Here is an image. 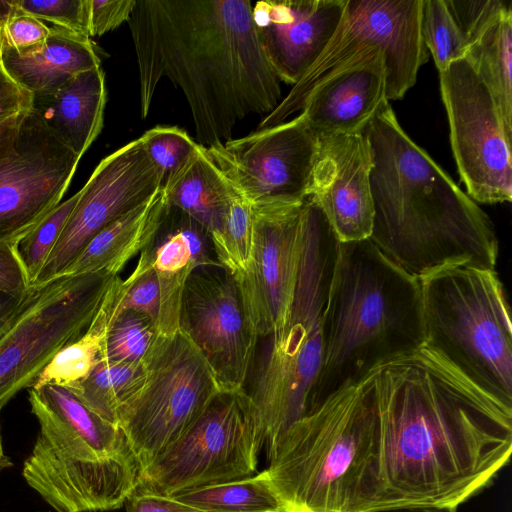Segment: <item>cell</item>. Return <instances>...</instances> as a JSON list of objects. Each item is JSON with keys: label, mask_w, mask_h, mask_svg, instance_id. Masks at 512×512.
<instances>
[{"label": "cell", "mask_w": 512, "mask_h": 512, "mask_svg": "<svg viewBox=\"0 0 512 512\" xmlns=\"http://www.w3.org/2000/svg\"><path fill=\"white\" fill-rule=\"evenodd\" d=\"M39 433L22 475L57 512L118 509L133 495L139 469L122 430L67 387L29 388Z\"/></svg>", "instance_id": "obj_6"}, {"label": "cell", "mask_w": 512, "mask_h": 512, "mask_svg": "<svg viewBox=\"0 0 512 512\" xmlns=\"http://www.w3.org/2000/svg\"><path fill=\"white\" fill-rule=\"evenodd\" d=\"M338 241L319 208L306 200L296 286L284 328L267 350L246 390L260 418L267 451L312 410L322 367L324 322Z\"/></svg>", "instance_id": "obj_7"}, {"label": "cell", "mask_w": 512, "mask_h": 512, "mask_svg": "<svg viewBox=\"0 0 512 512\" xmlns=\"http://www.w3.org/2000/svg\"><path fill=\"white\" fill-rule=\"evenodd\" d=\"M422 0H347L338 27L317 60L258 129L284 122L301 111L312 89L359 52L385 53L386 94L399 100L414 86L429 52L421 35Z\"/></svg>", "instance_id": "obj_11"}, {"label": "cell", "mask_w": 512, "mask_h": 512, "mask_svg": "<svg viewBox=\"0 0 512 512\" xmlns=\"http://www.w3.org/2000/svg\"><path fill=\"white\" fill-rule=\"evenodd\" d=\"M32 94L16 84L0 62V123L30 110Z\"/></svg>", "instance_id": "obj_41"}, {"label": "cell", "mask_w": 512, "mask_h": 512, "mask_svg": "<svg viewBox=\"0 0 512 512\" xmlns=\"http://www.w3.org/2000/svg\"><path fill=\"white\" fill-rule=\"evenodd\" d=\"M168 207L161 189L97 233L63 275L102 272L118 276L152 241Z\"/></svg>", "instance_id": "obj_25"}, {"label": "cell", "mask_w": 512, "mask_h": 512, "mask_svg": "<svg viewBox=\"0 0 512 512\" xmlns=\"http://www.w3.org/2000/svg\"><path fill=\"white\" fill-rule=\"evenodd\" d=\"M165 498L206 512H286L267 470L248 478L207 485Z\"/></svg>", "instance_id": "obj_29"}, {"label": "cell", "mask_w": 512, "mask_h": 512, "mask_svg": "<svg viewBox=\"0 0 512 512\" xmlns=\"http://www.w3.org/2000/svg\"><path fill=\"white\" fill-rule=\"evenodd\" d=\"M164 179L140 138L128 142L96 166L33 285L62 276L104 227L162 189Z\"/></svg>", "instance_id": "obj_18"}, {"label": "cell", "mask_w": 512, "mask_h": 512, "mask_svg": "<svg viewBox=\"0 0 512 512\" xmlns=\"http://www.w3.org/2000/svg\"><path fill=\"white\" fill-rule=\"evenodd\" d=\"M49 33L50 27L41 20L15 7L1 28L2 44L17 52H25L41 46Z\"/></svg>", "instance_id": "obj_38"}, {"label": "cell", "mask_w": 512, "mask_h": 512, "mask_svg": "<svg viewBox=\"0 0 512 512\" xmlns=\"http://www.w3.org/2000/svg\"><path fill=\"white\" fill-rule=\"evenodd\" d=\"M143 362L100 360L90 374L69 388L90 410L117 425L120 410L141 390Z\"/></svg>", "instance_id": "obj_30"}, {"label": "cell", "mask_w": 512, "mask_h": 512, "mask_svg": "<svg viewBox=\"0 0 512 512\" xmlns=\"http://www.w3.org/2000/svg\"><path fill=\"white\" fill-rule=\"evenodd\" d=\"M136 0H89L90 37L103 35L128 22Z\"/></svg>", "instance_id": "obj_39"}, {"label": "cell", "mask_w": 512, "mask_h": 512, "mask_svg": "<svg viewBox=\"0 0 512 512\" xmlns=\"http://www.w3.org/2000/svg\"><path fill=\"white\" fill-rule=\"evenodd\" d=\"M107 100L101 67L83 71L54 91L32 95V109L49 129L79 157L103 127Z\"/></svg>", "instance_id": "obj_23"}, {"label": "cell", "mask_w": 512, "mask_h": 512, "mask_svg": "<svg viewBox=\"0 0 512 512\" xmlns=\"http://www.w3.org/2000/svg\"><path fill=\"white\" fill-rule=\"evenodd\" d=\"M21 298H15L3 292H0V329L11 317Z\"/></svg>", "instance_id": "obj_45"}, {"label": "cell", "mask_w": 512, "mask_h": 512, "mask_svg": "<svg viewBox=\"0 0 512 512\" xmlns=\"http://www.w3.org/2000/svg\"><path fill=\"white\" fill-rule=\"evenodd\" d=\"M375 369L292 423L267 451L286 512L370 511L377 482Z\"/></svg>", "instance_id": "obj_5"}, {"label": "cell", "mask_w": 512, "mask_h": 512, "mask_svg": "<svg viewBox=\"0 0 512 512\" xmlns=\"http://www.w3.org/2000/svg\"><path fill=\"white\" fill-rule=\"evenodd\" d=\"M81 157L31 108L0 160V245H16L59 204Z\"/></svg>", "instance_id": "obj_15"}, {"label": "cell", "mask_w": 512, "mask_h": 512, "mask_svg": "<svg viewBox=\"0 0 512 512\" xmlns=\"http://www.w3.org/2000/svg\"><path fill=\"white\" fill-rule=\"evenodd\" d=\"M211 241L226 271L235 276L246 269L252 250L251 204L236 189L224 223Z\"/></svg>", "instance_id": "obj_31"}, {"label": "cell", "mask_w": 512, "mask_h": 512, "mask_svg": "<svg viewBox=\"0 0 512 512\" xmlns=\"http://www.w3.org/2000/svg\"><path fill=\"white\" fill-rule=\"evenodd\" d=\"M252 7L249 0H136L128 25L142 118L164 77L183 92L203 147L230 140L239 121L277 107L280 80L259 41Z\"/></svg>", "instance_id": "obj_2"}, {"label": "cell", "mask_w": 512, "mask_h": 512, "mask_svg": "<svg viewBox=\"0 0 512 512\" xmlns=\"http://www.w3.org/2000/svg\"><path fill=\"white\" fill-rule=\"evenodd\" d=\"M347 0H268L252 7L259 41L280 81L295 85L323 52Z\"/></svg>", "instance_id": "obj_20"}, {"label": "cell", "mask_w": 512, "mask_h": 512, "mask_svg": "<svg viewBox=\"0 0 512 512\" xmlns=\"http://www.w3.org/2000/svg\"><path fill=\"white\" fill-rule=\"evenodd\" d=\"M1 48H2V38H1V29H0V55H1Z\"/></svg>", "instance_id": "obj_48"}, {"label": "cell", "mask_w": 512, "mask_h": 512, "mask_svg": "<svg viewBox=\"0 0 512 512\" xmlns=\"http://www.w3.org/2000/svg\"><path fill=\"white\" fill-rule=\"evenodd\" d=\"M374 388L378 450L371 510L457 508L508 463L512 409L425 344L376 367Z\"/></svg>", "instance_id": "obj_1"}, {"label": "cell", "mask_w": 512, "mask_h": 512, "mask_svg": "<svg viewBox=\"0 0 512 512\" xmlns=\"http://www.w3.org/2000/svg\"><path fill=\"white\" fill-rule=\"evenodd\" d=\"M78 196L77 192L66 201L59 203L36 228L15 245L30 286L35 283L59 239L77 203Z\"/></svg>", "instance_id": "obj_34"}, {"label": "cell", "mask_w": 512, "mask_h": 512, "mask_svg": "<svg viewBox=\"0 0 512 512\" xmlns=\"http://www.w3.org/2000/svg\"><path fill=\"white\" fill-rule=\"evenodd\" d=\"M26 112L15 115L0 123V160L12 149Z\"/></svg>", "instance_id": "obj_43"}, {"label": "cell", "mask_w": 512, "mask_h": 512, "mask_svg": "<svg viewBox=\"0 0 512 512\" xmlns=\"http://www.w3.org/2000/svg\"><path fill=\"white\" fill-rule=\"evenodd\" d=\"M12 0H0V29L14 12Z\"/></svg>", "instance_id": "obj_46"}, {"label": "cell", "mask_w": 512, "mask_h": 512, "mask_svg": "<svg viewBox=\"0 0 512 512\" xmlns=\"http://www.w3.org/2000/svg\"><path fill=\"white\" fill-rule=\"evenodd\" d=\"M265 443L246 389L221 391L198 419L143 469L134 493L173 497L253 476Z\"/></svg>", "instance_id": "obj_9"}, {"label": "cell", "mask_w": 512, "mask_h": 512, "mask_svg": "<svg viewBox=\"0 0 512 512\" xmlns=\"http://www.w3.org/2000/svg\"><path fill=\"white\" fill-rule=\"evenodd\" d=\"M425 345L512 409V327L495 270L447 266L420 279Z\"/></svg>", "instance_id": "obj_8"}, {"label": "cell", "mask_w": 512, "mask_h": 512, "mask_svg": "<svg viewBox=\"0 0 512 512\" xmlns=\"http://www.w3.org/2000/svg\"><path fill=\"white\" fill-rule=\"evenodd\" d=\"M304 201L263 200L251 204L252 250L235 275L247 320L257 338L285 326L297 281Z\"/></svg>", "instance_id": "obj_14"}, {"label": "cell", "mask_w": 512, "mask_h": 512, "mask_svg": "<svg viewBox=\"0 0 512 512\" xmlns=\"http://www.w3.org/2000/svg\"><path fill=\"white\" fill-rule=\"evenodd\" d=\"M127 512H206L177 503L170 498L133 493L127 500Z\"/></svg>", "instance_id": "obj_42"}, {"label": "cell", "mask_w": 512, "mask_h": 512, "mask_svg": "<svg viewBox=\"0 0 512 512\" xmlns=\"http://www.w3.org/2000/svg\"><path fill=\"white\" fill-rule=\"evenodd\" d=\"M140 253L148 258L159 284L157 332L172 336L180 330L182 296L190 275L200 267H223L216 258L208 232L170 206L154 238Z\"/></svg>", "instance_id": "obj_22"}, {"label": "cell", "mask_w": 512, "mask_h": 512, "mask_svg": "<svg viewBox=\"0 0 512 512\" xmlns=\"http://www.w3.org/2000/svg\"><path fill=\"white\" fill-rule=\"evenodd\" d=\"M142 362L144 385L117 417L139 473L221 392L206 360L181 330L172 336L158 334Z\"/></svg>", "instance_id": "obj_12"}, {"label": "cell", "mask_w": 512, "mask_h": 512, "mask_svg": "<svg viewBox=\"0 0 512 512\" xmlns=\"http://www.w3.org/2000/svg\"><path fill=\"white\" fill-rule=\"evenodd\" d=\"M30 285L15 245H0V292L21 298Z\"/></svg>", "instance_id": "obj_40"}, {"label": "cell", "mask_w": 512, "mask_h": 512, "mask_svg": "<svg viewBox=\"0 0 512 512\" xmlns=\"http://www.w3.org/2000/svg\"><path fill=\"white\" fill-rule=\"evenodd\" d=\"M157 335L156 325L144 314L120 311L110 321L100 360L141 362Z\"/></svg>", "instance_id": "obj_33"}, {"label": "cell", "mask_w": 512, "mask_h": 512, "mask_svg": "<svg viewBox=\"0 0 512 512\" xmlns=\"http://www.w3.org/2000/svg\"><path fill=\"white\" fill-rule=\"evenodd\" d=\"M464 59L487 86L507 133L512 136L511 3L477 20L464 33Z\"/></svg>", "instance_id": "obj_27"}, {"label": "cell", "mask_w": 512, "mask_h": 512, "mask_svg": "<svg viewBox=\"0 0 512 512\" xmlns=\"http://www.w3.org/2000/svg\"><path fill=\"white\" fill-rule=\"evenodd\" d=\"M424 343L420 280L370 239L338 243L312 410L345 384Z\"/></svg>", "instance_id": "obj_4"}, {"label": "cell", "mask_w": 512, "mask_h": 512, "mask_svg": "<svg viewBox=\"0 0 512 512\" xmlns=\"http://www.w3.org/2000/svg\"><path fill=\"white\" fill-rule=\"evenodd\" d=\"M14 6L39 20H45L90 38L89 0H12Z\"/></svg>", "instance_id": "obj_37"}, {"label": "cell", "mask_w": 512, "mask_h": 512, "mask_svg": "<svg viewBox=\"0 0 512 512\" xmlns=\"http://www.w3.org/2000/svg\"><path fill=\"white\" fill-rule=\"evenodd\" d=\"M366 134L375 246L419 280L447 266L495 270L499 241L490 217L408 136L389 101Z\"/></svg>", "instance_id": "obj_3"}, {"label": "cell", "mask_w": 512, "mask_h": 512, "mask_svg": "<svg viewBox=\"0 0 512 512\" xmlns=\"http://www.w3.org/2000/svg\"><path fill=\"white\" fill-rule=\"evenodd\" d=\"M372 164L366 129L356 134L318 135L307 199L322 212L339 243L371 236Z\"/></svg>", "instance_id": "obj_19"}, {"label": "cell", "mask_w": 512, "mask_h": 512, "mask_svg": "<svg viewBox=\"0 0 512 512\" xmlns=\"http://www.w3.org/2000/svg\"><path fill=\"white\" fill-rule=\"evenodd\" d=\"M162 189L167 204L200 224L210 238L221 229L235 191L198 143L166 178Z\"/></svg>", "instance_id": "obj_26"}, {"label": "cell", "mask_w": 512, "mask_h": 512, "mask_svg": "<svg viewBox=\"0 0 512 512\" xmlns=\"http://www.w3.org/2000/svg\"><path fill=\"white\" fill-rule=\"evenodd\" d=\"M125 290L117 312L134 310L150 318L157 328L160 290L155 271L148 258L140 253L133 272L124 280Z\"/></svg>", "instance_id": "obj_36"}, {"label": "cell", "mask_w": 512, "mask_h": 512, "mask_svg": "<svg viewBox=\"0 0 512 512\" xmlns=\"http://www.w3.org/2000/svg\"><path fill=\"white\" fill-rule=\"evenodd\" d=\"M124 290V281L116 276L86 331L55 354L31 389L39 390L48 384L70 387L90 374L100 361L110 321L117 312Z\"/></svg>", "instance_id": "obj_28"}, {"label": "cell", "mask_w": 512, "mask_h": 512, "mask_svg": "<svg viewBox=\"0 0 512 512\" xmlns=\"http://www.w3.org/2000/svg\"><path fill=\"white\" fill-rule=\"evenodd\" d=\"M453 156L476 203L512 200L510 136L487 86L463 58L439 72Z\"/></svg>", "instance_id": "obj_13"}, {"label": "cell", "mask_w": 512, "mask_h": 512, "mask_svg": "<svg viewBox=\"0 0 512 512\" xmlns=\"http://www.w3.org/2000/svg\"><path fill=\"white\" fill-rule=\"evenodd\" d=\"M179 325L206 360L221 391L246 389L258 338L233 275L218 267L197 268L183 291Z\"/></svg>", "instance_id": "obj_17"}, {"label": "cell", "mask_w": 512, "mask_h": 512, "mask_svg": "<svg viewBox=\"0 0 512 512\" xmlns=\"http://www.w3.org/2000/svg\"><path fill=\"white\" fill-rule=\"evenodd\" d=\"M386 94L385 53L381 49L359 52L319 82L301 109L317 135L363 132Z\"/></svg>", "instance_id": "obj_21"}, {"label": "cell", "mask_w": 512, "mask_h": 512, "mask_svg": "<svg viewBox=\"0 0 512 512\" xmlns=\"http://www.w3.org/2000/svg\"><path fill=\"white\" fill-rule=\"evenodd\" d=\"M421 35L439 72L466 53V40L446 0H422Z\"/></svg>", "instance_id": "obj_32"}, {"label": "cell", "mask_w": 512, "mask_h": 512, "mask_svg": "<svg viewBox=\"0 0 512 512\" xmlns=\"http://www.w3.org/2000/svg\"><path fill=\"white\" fill-rule=\"evenodd\" d=\"M457 508L441 506H399L366 512H456Z\"/></svg>", "instance_id": "obj_44"}, {"label": "cell", "mask_w": 512, "mask_h": 512, "mask_svg": "<svg viewBox=\"0 0 512 512\" xmlns=\"http://www.w3.org/2000/svg\"><path fill=\"white\" fill-rule=\"evenodd\" d=\"M12 466L11 459L5 454L3 443H2V435H1V425H0V472Z\"/></svg>", "instance_id": "obj_47"}, {"label": "cell", "mask_w": 512, "mask_h": 512, "mask_svg": "<svg viewBox=\"0 0 512 512\" xmlns=\"http://www.w3.org/2000/svg\"><path fill=\"white\" fill-rule=\"evenodd\" d=\"M0 62L7 75L32 95L54 91L71 77L101 67L90 38L54 25L38 48L17 52L2 44Z\"/></svg>", "instance_id": "obj_24"}, {"label": "cell", "mask_w": 512, "mask_h": 512, "mask_svg": "<svg viewBox=\"0 0 512 512\" xmlns=\"http://www.w3.org/2000/svg\"><path fill=\"white\" fill-rule=\"evenodd\" d=\"M318 135L302 113L237 139L205 147L238 193L250 204L307 199Z\"/></svg>", "instance_id": "obj_16"}, {"label": "cell", "mask_w": 512, "mask_h": 512, "mask_svg": "<svg viewBox=\"0 0 512 512\" xmlns=\"http://www.w3.org/2000/svg\"><path fill=\"white\" fill-rule=\"evenodd\" d=\"M139 138L164 182L197 144L184 129L178 126L158 125L145 131Z\"/></svg>", "instance_id": "obj_35"}, {"label": "cell", "mask_w": 512, "mask_h": 512, "mask_svg": "<svg viewBox=\"0 0 512 512\" xmlns=\"http://www.w3.org/2000/svg\"><path fill=\"white\" fill-rule=\"evenodd\" d=\"M116 276L62 275L32 285L0 329V412L89 327Z\"/></svg>", "instance_id": "obj_10"}]
</instances>
